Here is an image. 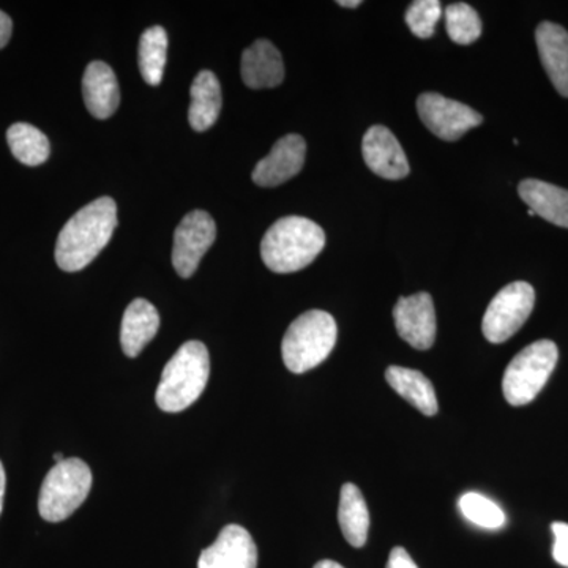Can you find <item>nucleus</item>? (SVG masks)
<instances>
[{"label": "nucleus", "mask_w": 568, "mask_h": 568, "mask_svg": "<svg viewBox=\"0 0 568 568\" xmlns=\"http://www.w3.org/2000/svg\"><path fill=\"white\" fill-rule=\"evenodd\" d=\"M160 328V315L155 306L144 298H136L123 313L121 345L123 354L138 357L155 338Z\"/></svg>", "instance_id": "17"}, {"label": "nucleus", "mask_w": 568, "mask_h": 568, "mask_svg": "<svg viewBox=\"0 0 568 568\" xmlns=\"http://www.w3.org/2000/svg\"><path fill=\"white\" fill-rule=\"evenodd\" d=\"M555 545H552V558L559 566L568 567V525L567 523H552Z\"/></svg>", "instance_id": "27"}, {"label": "nucleus", "mask_w": 568, "mask_h": 568, "mask_svg": "<svg viewBox=\"0 0 568 568\" xmlns=\"http://www.w3.org/2000/svg\"><path fill=\"white\" fill-rule=\"evenodd\" d=\"M338 327L334 316L323 310H310L294 321L284 334V365L295 375L323 364L336 345Z\"/></svg>", "instance_id": "4"}, {"label": "nucleus", "mask_w": 568, "mask_h": 568, "mask_svg": "<svg viewBox=\"0 0 568 568\" xmlns=\"http://www.w3.org/2000/svg\"><path fill=\"white\" fill-rule=\"evenodd\" d=\"M417 111L426 129L444 141H457L484 122L481 114L473 108L435 92L418 97Z\"/></svg>", "instance_id": "8"}, {"label": "nucleus", "mask_w": 568, "mask_h": 568, "mask_svg": "<svg viewBox=\"0 0 568 568\" xmlns=\"http://www.w3.org/2000/svg\"><path fill=\"white\" fill-rule=\"evenodd\" d=\"M446 28L448 37L457 44H473L481 36L480 17L473 7L463 2L447 7Z\"/></svg>", "instance_id": "25"}, {"label": "nucleus", "mask_w": 568, "mask_h": 568, "mask_svg": "<svg viewBox=\"0 0 568 568\" xmlns=\"http://www.w3.org/2000/svg\"><path fill=\"white\" fill-rule=\"evenodd\" d=\"M518 193L536 215L556 226L568 227V190L536 179H526L519 183Z\"/></svg>", "instance_id": "18"}, {"label": "nucleus", "mask_w": 568, "mask_h": 568, "mask_svg": "<svg viewBox=\"0 0 568 568\" xmlns=\"http://www.w3.org/2000/svg\"><path fill=\"white\" fill-rule=\"evenodd\" d=\"M192 103H190L189 121L196 132H205L215 125L222 112V85L212 71L197 73L192 84Z\"/></svg>", "instance_id": "19"}, {"label": "nucleus", "mask_w": 568, "mask_h": 568, "mask_svg": "<svg viewBox=\"0 0 568 568\" xmlns=\"http://www.w3.org/2000/svg\"><path fill=\"white\" fill-rule=\"evenodd\" d=\"M54 459H55V463H61L65 458H63L62 454H54Z\"/></svg>", "instance_id": "33"}, {"label": "nucleus", "mask_w": 568, "mask_h": 568, "mask_svg": "<svg viewBox=\"0 0 568 568\" xmlns=\"http://www.w3.org/2000/svg\"><path fill=\"white\" fill-rule=\"evenodd\" d=\"M306 144L298 134H286L275 142L271 153L254 166L253 182L272 189L301 173L305 164Z\"/></svg>", "instance_id": "11"}, {"label": "nucleus", "mask_w": 568, "mask_h": 568, "mask_svg": "<svg viewBox=\"0 0 568 568\" xmlns=\"http://www.w3.org/2000/svg\"><path fill=\"white\" fill-rule=\"evenodd\" d=\"M11 32H13V22H11L9 14L0 10V50L6 48L7 43H9Z\"/></svg>", "instance_id": "29"}, {"label": "nucleus", "mask_w": 568, "mask_h": 568, "mask_svg": "<svg viewBox=\"0 0 568 568\" xmlns=\"http://www.w3.org/2000/svg\"><path fill=\"white\" fill-rule=\"evenodd\" d=\"M386 568H418L414 559L410 558L409 552L405 548L396 547L392 549L388 556Z\"/></svg>", "instance_id": "28"}, {"label": "nucleus", "mask_w": 568, "mask_h": 568, "mask_svg": "<svg viewBox=\"0 0 568 568\" xmlns=\"http://www.w3.org/2000/svg\"><path fill=\"white\" fill-rule=\"evenodd\" d=\"M536 41L549 80L568 99V32L556 22L545 21L537 28Z\"/></svg>", "instance_id": "14"}, {"label": "nucleus", "mask_w": 568, "mask_h": 568, "mask_svg": "<svg viewBox=\"0 0 568 568\" xmlns=\"http://www.w3.org/2000/svg\"><path fill=\"white\" fill-rule=\"evenodd\" d=\"M536 305V291L526 282L507 284L485 312L481 331L489 343L507 342L525 325Z\"/></svg>", "instance_id": "7"}, {"label": "nucleus", "mask_w": 568, "mask_h": 568, "mask_svg": "<svg viewBox=\"0 0 568 568\" xmlns=\"http://www.w3.org/2000/svg\"><path fill=\"white\" fill-rule=\"evenodd\" d=\"M211 375V357L201 342H186L179 347L162 373L155 402L163 413H182L203 395Z\"/></svg>", "instance_id": "3"}, {"label": "nucleus", "mask_w": 568, "mask_h": 568, "mask_svg": "<svg viewBox=\"0 0 568 568\" xmlns=\"http://www.w3.org/2000/svg\"><path fill=\"white\" fill-rule=\"evenodd\" d=\"M443 14L439 0H417L410 3L405 14L406 24L418 39H429L435 36L437 21Z\"/></svg>", "instance_id": "26"}, {"label": "nucleus", "mask_w": 568, "mask_h": 568, "mask_svg": "<svg viewBox=\"0 0 568 568\" xmlns=\"http://www.w3.org/2000/svg\"><path fill=\"white\" fill-rule=\"evenodd\" d=\"M215 239V222L207 212L186 213L174 233L173 265L175 272L182 278L193 276Z\"/></svg>", "instance_id": "9"}, {"label": "nucleus", "mask_w": 568, "mask_h": 568, "mask_svg": "<svg viewBox=\"0 0 568 568\" xmlns=\"http://www.w3.org/2000/svg\"><path fill=\"white\" fill-rule=\"evenodd\" d=\"M6 485H7L6 469H3V465H2V463H0V514H2L3 496H6Z\"/></svg>", "instance_id": "30"}, {"label": "nucleus", "mask_w": 568, "mask_h": 568, "mask_svg": "<svg viewBox=\"0 0 568 568\" xmlns=\"http://www.w3.org/2000/svg\"><path fill=\"white\" fill-rule=\"evenodd\" d=\"M118 226V205L100 197L74 213L59 233L55 263L63 272H80L110 244Z\"/></svg>", "instance_id": "1"}, {"label": "nucleus", "mask_w": 568, "mask_h": 568, "mask_svg": "<svg viewBox=\"0 0 568 568\" xmlns=\"http://www.w3.org/2000/svg\"><path fill=\"white\" fill-rule=\"evenodd\" d=\"M559 349L551 339H538L515 355L504 373L503 392L511 406L532 403L558 365Z\"/></svg>", "instance_id": "6"}, {"label": "nucleus", "mask_w": 568, "mask_h": 568, "mask_svg": "<svg viewBox=\"0 0 568 568\" xmlns=\"http://www.w3.org/2000/svg\"><path fill=\"white\" fill-rule=\"evenodd\" d=\"M257 548L252 534L239 525L223 528L211 547L201 552L197 568H256Z\"/></svg>", "instance_id": "12"}, {"label": "nucleus", "mask_w": 568, "mask_h": 568, "mask_svg": "<svg viewBox=\"0 0 568 568\" xmlns=\"http://www.w3.org/2000/svg\"><path fill=\"white\" fill-rule=\"evenodd\" d=\"M338 523L347 544L354 548L365 547L368 540V506L361 489L345 484L339 493Z\"/></svg>", "instance_id": "21"}, {"label": "nucleus", "mask_w": 568, "mask_h": 568, "mask_svg": "<svg viewBox=\"0 0 568 568\" xmlns=\"http://www.w3.org/2000/svg\"><path fill=\"white\" fill-rule=\"evenodd\" d=\"M242 80L250 89H271L282 84V54L268 40L254 41L242 54Z\"/></svg>", "instance_id": "16"}, {"label": "nucleus", "mask_w": 568, "mask_h": 568, "mask_svg": "<svg viewBox=\"0 0 568 568\" xmlns=\"http://www.w3.org/2000/svg\"><path fill=\"white\" fill-rule=\"evenodd\" d=\"M459 510L467 521L484 529H500L506 525L507 518L503 508L480 493H466L459 497Z\"/></svg>", "instance_id": "24"}, {"label": "nucleus", "mask_w": 568, "mask_h": 568, "mask_svg": "<svg viewBox=\"0 0 568 568\" xmlns=\"http://www.w3.org/2000/svg\"><path fill=\"white\" fill-rule=\"evenodd\" d=\"M361 3V0H339L338 6L346 7V9H355Z\"/></svg>", "instance_id": "32"}, {"label": "nucleus", "mask_w": 568, "mask_h": 568, "mask_svg": "<svg viewBox=\"0 0 568 568\" xmlns=\"http://www.w3.org/2000/svg\"><path fill=\"white\" fill-rule=\"evenodd\" d=\"M166 54L168 33L163 28L153 26L142 33L138 58H140L142 78L149 85H159L163 81Z\"/></svg>", "instance_id": "23"}, {"label": "nucleus", "mask_w": 568, "mask_h": 568, "mask_svg": "<svg viewBox=\"0 0 568 568\" xmlns=\"http://www.w3.org/2000/svg\"><path fill=\"white\" fill-rule=\"evenodd\" d=\"M388 386L394 388L396 394L403 396L424 416H436L439 410L437 396L432 381L422 375L417 369L405 368V366H388L386 372Z\"/></svg>", "instance_id": "20"}, {"label": "nucleus", "mask_w": 568, "mask_h": 568, "mask_svg": "<svg viewBox=\"0 0 568 568\" xmlns=\"http://www.w3.org/2000/svg\"><path fill=\"white\" fill-rule=\"evenodd\" d=\"M394 320L396 332L414 349L426 351L435 345L436 312L428 293L399 298L394 308Z\"/></svg>", "instance_id": "10"}, {"label": "nucleus", "mask_w": 568, "mask_h": 568, "mask_svg": "<svg viewBox=\"0 0 568 568\" xmlns=\"http://www.w3.org/2000/svg\"><path fill=\"white\" fill-rule=\"evenodd\" d=\"M528 215H529V216H536V212L530 211V209H529V211H528Z\"/></svg>", "instance_id": "34"}, {"label": "nucleus", "mask_w": 568, "mask_h": 568, "mask_svg": "<svg viewBox=\"0 0 568 568\" xmlns=\"http://www.w3.org/2000/svg\"><path fill=\"white\" fill-rule=\"evenodd\" d=\"M313 568H345L342 566V564L335 562V560H320V562L316 564Z\"/></svg>", "instance_id": "31"}, {"label": "nucleus", "mask_w": 568, "mask_h": 568, "mask_svg": "<svg viewBox=\"0 0 568 568\" xmlns=\"http://www.w3.org/2000/svg\"><path fill=\"white\" fill-rule=\"evenodd\" d=\"M92 488L91 467L80 458H65L44 477L39 511L44 521L59 523L71 517L88 499Z\"/></svg>", "instance_id": "5"}, {"label": "nucleus", "mask_w": 568, "mask_h": 568, "mask_svg": "<svg viewBox=\"0 0 568 568\" xmlns=\"http://www.w3.org/2000/svg\"><path fill=\"white\" fill-rule=\"evenodd\" d=\"M325 246L323 227L304 216H284L268 227L261 242L264 264L275 274L308 267Z\"/></svg>", "instance_id": "2"}, {"label": "nucleus", "mask_w": 568, "mask_h": 568, "mask_svg": "<svg viewBox=\"0 0 568 568\" xmlns=\"http://www.w3.org/2000/svg\"><path fill=\"white\" fill-rule=\"evenodd\" d=\"M85 108L95 119L104 121L118 111L121 103L118 78L108 63H89L82 78Z\"/></svg>", "instance_id": "15"}, {"label": "nucleus", "mask_w": 568, "mask_h": 568, "mask_svg": "<svg viewBox=\"0 0 568 568\" xmlns=\"http://www.w3.org/2000/svg\"><path fill=\"white\" fill-rule=\"evenodd\" d=\"M362 153L366 166L387 181H402L409 174V163L402 144L390 130L373 125L362 141Z\"/></svg>", "instance_id": "13"}, {"label": "nucleus", "mask_w": 568, "mask_h": 568, "mask_svg": "<svg viewBox=\"0 0 568 568\" xmlns=\"http://www.w3.org/2000/svg\"><path fill=\"white\" fill-rule=\"evenodd\" d=\"M10 151L26 166H40L50 159V140L31 123H14L7 132Z\"/></svg>", "instance_id": "22"}]
</instances>
